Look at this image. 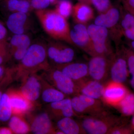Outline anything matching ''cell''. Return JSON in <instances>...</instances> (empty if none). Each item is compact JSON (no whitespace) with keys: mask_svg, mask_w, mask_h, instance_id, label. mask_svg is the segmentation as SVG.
Wrapping results in <instances>:
<instances>
[{"mask_svg":"<svg viewBox=\"0 0 134 134\" xmlns=\"http://www.w3.org/2000/svg\"><path fill=\"white\" fill-rule=\"evenodd\" d=\"M47 57V49L42 44L35 43L30 46L20 62L18 68V76L22 79L40 70L48 69L46 62Z\"/></svg>","mask_w":134,"mask_h":134,"instance_id":"obj_1","label":"cell"},{"mask_svg":"<svg viewBox=\"0 0 134 134\" xmlns=\"http://www.w3.org/2000/svg\"><path fill=\"white\" fill-rule=\"evenodd\" d=\"M79 118L86 134H108L113 128L120 125L119 118L108 112L98 115H82Z\"/></svg>","mask_w":134,"mask_h":134,"instance_id":"obj_2","label":"cell"},{"mask_svg":"<svg viewBox=\"0 0 134 134\" xmlns=\"http://www.w3.org/2000/svg\"><path fill=\"white\" fill-rule=\"evenodd\" d=\"M87 28L91 40L92 56L99 55L110 58L114 53L110 45L108 29L95 24L90 25Z\"/></svg>","mask_w":134,"mask_h":134,"instance_id":"obj_3","label":"cell"},{"mask_svg":"<svg viewBox=\"0 0 134 134\" xmlns=\"http://www.w3.org/2000/svg\"><path fill=\"white\" fill-rule=\"evenodd\" d=\"M121 7L113 5L106 12L99 14L94 20V24L108 29L116 45L120 44L122 36L120 25Z\"/></svg>","mask_w":134,"mask_h":134,"instance_id":"obj_4","label":"cell"},{"mask_svg":"<svg viewBox=\"0 0 134 134\" xmlns=\"http://www.w3.org/2000/svg\"><path fill=\"white\" fill-rule=\"evenodd\" d=\"M72 108L77 116L96 115L108 112L102 100L81 94L71 98Z\"/></svg>","mask_w":134,"mask_h":134,"instance_id":"obj_5","label":"cell"},{"mask_svg":"<svg viewBox=\"0 0 134 134\" xmlns=\"http://www.w3.org/2000/svg\"><path fill=\"white\" fill-rule=\"evenodd\" d=\"M42 77L66 96L77 94L76 84L66 75L56 68L46 70Z\"/></svg>","mask_w":134,"mask_h":134,"instance_id":"obj_6","label":"cell"},{"mask_svg":"<svg viewBox=\"0 0 134 134\" xmlns=\"http://www.w3.org/2000/svg\"><path fill=\"white\" fill-rule=\"evenodd\" d=\"M129 73L126 60L120 48L110 58L109 76L111 81L123 83L127 80Z\"/></svg>","mask_w":134,"mask_h":134,"instance_id":"obj_7","label":"cell"},{"mask_svg":"<svg viewBox=\"0 0 134 134\" xmlns=\"http://www.w3.org/2000/svg\"><path fill=\"white\" fill-rule=\"evenodd\" d=\"M88 65L89 76L91 79L103 83L109 76L110 58L96 55L92 56Z\"/></svg>","mask_w":134,"mask_h":134,"instance_id":"obj_8","label":"cell"},{"mask_svg":"<svg viewBox=\"0 0 134 134\" xmlns=\"http://www.w3.org/2000/svg\"><path fill=\"white\" fill-rule=\"evenodd\" d=\"M19 91L23 95L33 103L41 97L42 89V78L36 73L24 77Z\"/></svg>","mask_w":134,"mask_h":134,"instance_id":"obj_9","label":"cell"},{"mask_svg":"<svg viewBox=\"0 0 134 134\" xmlns=\"http://www.w3.org/2000/svg\"><path fill=\"white\" fill-rule=\"evenodd\" d=\"M129 92L123 83L111 81L105 85L102 100L105 104L116 107Z\"/></svg>","mask_w":134,"mask_h":134,"instance_id":"obj_10","label":"cell"},{"mask_svg":"<svg viewBox=\"0 0 134 134\" xmlns=\"http://www.w3.org/2000/svg\"><path fill=\"white\" fill-rule=\"evenodd\" d=\"M70 35L73 44L92 56L91 40L86 25L76 24L70 30Z\"/></svg>","mask_w":134,"mask_h":134,"instance_id":"obj_11","label":"cell"},{"mask_svg":"<svg viewBox=\"0 0 134 134\" xmlns=\"http://www.w3.org/2000/svg\"><path fill=\"white\" fill-rule=\"evenodd\" d=\"M47 54L48 58L56 65L72 62L75 56L74 49L59 44L50 46L47 49Z\"/></svg>","mask_w":134,"mask_h":134,"instance_id":"obj_12","label":"cell"},{"mask_svg":"<svg viewBox=\"0 0 134 134\" xmlns=\"http://www.w3.org/2000/svg\"><path fill=\"white\" fill-rule=\"evenodd\" d=\"M9 96L13 115H24L33 108L34 103L25 97L19 90H11L8 92Z\"/></svg>","mask_w":134,"mask_h":134,"instance_id":"obj_13","label":"cell"},{"mask_svg":"<svg viewBox=\"0 0 134 134\" xmlns=\"http://www.w3.org/2000/svg\"><path fill=\"white\" fill-rule=\"evenodd\" d=\"M76 84L77 94L102 100L105 89L102 83L87 78Z\"/></svg>","mask_w":134,"mask_h":134,"instance_id":"obj_14","label":"cell"},{"mask_svg":"<svg viewBox=\"0 0 134 134\" xmlns=\"http://www.w3.org/2000/svg\"><path fill=\"white\" fill-rule=\"evenodd\" d=\"M55 68L66 75L75 83L89 77L88 64L85 63L71 62L56 65Z\"/></svg>","mask_w":134,"mask_h":134,"instance_id":"obj_15","label":"cell"},{"mask_svg":"<svg viewBox=\"0 0 134 134\" xmlns=\"http://www.w3.org/2000/svg\"><path fill=\"white\" fill-rule=\"evenodd\" d=\"M30 131L34 134H55V130L47 113H40L31 120Z\"/></svg>","mask_w":134,"mask_h":134,"instance_id":"obj_16","label":"cell"},{"mask_svg":"<svg viewBox=\"0 0 134 134\" xmlns=\"http://www.w3.org/2000/svg\"><path fill=\"white\" fill-rule=\"evenodd\" d=\"M48 105L51 114L58 119L76 115L72 108L70 98H66L59 101L50 103Z\"/></svg>","mask_w":134,"mask_h":134,"instance_id":"obj_17","label":"cell"},{"mask_svg":"<svg viewBox=\"0 0 134 134\" xmlns=\"http://www.w3.org/2000/svg\"><path fill=\"white\" fill-rule=\"evenodd\" d=\"M72 14L76 24L85 25L94 18V11L90 5L81 2L73 6Z\"/></svg>","mask_w":134,"mask_h":134,"instance_id":"obj_18","label":"cell"},{"mask_svg":"<svg viewBox=\"0 0 134 134\" xmlns=\"http://www.w3.org/2000/svg\"><path fill=\"white\" fill-rule=\"evenodd\" d=\"M120 25L122 36L129 41L134 40V15L121 7Z\"/></svg>","mask_w":134,"mask_h":134,"instance_id":"obj_19","label":"cell"},{"mask_svg":"<svg viewBox=\"0 0 134 134\" xmlns=\"http://www.w3.org/2000/svg\"><path fill=\"white\" fill-rule=\"evenodd\" d=\"M56 127L64 134H86L79 121L72 117H66L58 119Z\"/></svg>","mask_w":134,"mask_h":134,"instance_id":"obj_20","label":"cell"},{"mask_svg":"<svg viewBox=\"0 0 134 134\" xmlns=\"http://www.w3.org/2000/svg\"><path fill=\"white\" fill-rule=\"evenodd\" d=\"M42 78V89L41 97L44 103L50 104L66 98V96Z\"/></svg>","mask_w":134,"mask_h":134,"instance_id":"obj_21","label":"cell"},{"mask_svg":"<svg viewBox=\"0 0 134 134\" xmlns=\"http://www.w3.org/2000/svg\"><path fill=\"white\" fill-rule=\"evenodd\" d=\"M27 19L26 13L15 12L9 17L7 21L8 29L15 34H23Z\"/></svg>","mask_w":134,"mask_h":134,"instance_id":"obj_22","label":"cell"},{"mask_svg":"<svg viewBox=\"0 0 134 134\" xmlns=\"http://www.w3.org/2000/svg\"><path fill=\"white\" fill-rule=\"evenodd\" d=\"M9 126L13 133L25 134L30 132V125L20 115H12L9 120Z\"/></svg>","mask_w":134,"mask_h":134,"instance_id":"obj_23","label":"cell"},{"mask_svg":"<svg viewBox=\"0 0 134 134\" xmlns=\"http://www.w3.org/2000/svg\"><path fill=\"white\" fill-rule=\"evenodd\" d=\"M123 115L126 116L134 114V94L129 92L116 107Z\"/></svg>","mask_w":134,"mask_h":134,"instance_id":"obj_24","label":"cell"},{"mask_svg":"<svg viewBox=\"0 0 134 134\" xmlns=\"http://www.w3.org/2000/svg\"><path fill=\"white\" fill-rule=\"evenodd\" d=\"M13 115L9 96L8 93H3L0 101V121H9Z\"/></svg>","mask_w":134,"mask_h":134,"instance_id":"obj_25","label":"cell"},{"mask_svg":"<svg viewBox=\"0 0 134 134\" xmlns=\"http://www.w3.org/2000/svg\"><path fill=\"white\" fill-rule=\"evenodd\" d=\"M8 9L13 12L26 13L31 8L29 0H6Z\"/></svg>","mask_w":134,"mask_h":134,"instance_id":"obj_26","label":"cell"},{"mask_svg":"<svg viewBox=\"0 0 134 134\" xmlns=\"http://www.w3.org/2000/svg\"><path fill=\"white\" fill-rule=\"evenodd\" d=\"M10 43L14 49L22 47L29 48L31 45V40L29 36L23 34H15L10 40Z\"/></svg>","mask_w":134,"mask_h":134,"instance_id":"obj_27","label":"cell"},{"mask_svg":"<svg viewBox=\"0 0 134 134\" xmlns=\"http://www.w3.org/2000/svg\"><path fill=\"white\" fill-rule=\"evenodd\" d=\"M73 6L68 0H60L56 3V12L67 19L72 14Z\"/></svg>","mask_w":134,"mask_h":134,"instance_id":"obj_28","label":"cell"},{"mask_svg":"<svg viewBox=\"0 0 134 134\" xmlns=\"http://www.w3.org/2000/svg\"><path fill=\"white\" fill-rule=\"evenodd\" d=\"M91 2L99 14L106 12L113 6L110 0H91Z\"/></svg>","mask_w":134,"mask_h":134,"instance_id":"obj_29","label":"cell"},{"mask_svg":"<svg viewBox=\"0 0 134 134\" xmlns=\"http://www.w3.org/2000/svg\"><path fill=\"white\" fill-rule=\"evenodd\" d=\"M31 8L34 9H45L51 4L50 0H30Z\"/></svg>","mask_w":134,"mask_h":134,"instance_id":"obj_30","label":"cell"},{"mask_svg":"<svg viewBox=\"0 0 134 134\" xmlns=\"http://www.w3.org/2000/svg\"><path fill=\"white\" fill-rule=\"evenodd\" d=\"M29 48L22 47L15 48L13 50V56L15 59L21 61L26 54Z\"/></svg>","mask_w":134,"mask_h":134,"instance_id":"obj_31","label":"cell"},{"mask_svg":"<svg viewBox=\"0 0 134 134\" xmlns=\"http://www.w3.org/2000/svg\"><path fill=\"white\" fill-rule=\"evenodd\" d=\"M132 130L127 128L122 127L120 125H118L117 126L113 128L109 132V133L111 134H131L132 133Z\"/></svg>","mask_w":134,"mask_h":134,"instance_id":"obj_32","label":"cell"},{"mask_svg":"<svg viewBox=\"0 0 134 134\" xmlns=\"http://www.w3.org/2000/svg\"><path fill=\"white\" fill-rule=\"evenodd\" d=\"M122 7L129 12L134 14V0H120Z\"/></svg>","mask_w":134,"mask_h":134,"instance_id":"obj_33","label":"cell"},{"mask_svg":"<svg viewBox=\"0 0 134 134\" xmlns=\"http://www.w3.org/2000/svg\"><path fill=\"white\" fill-rule=\"evenodd\" d=\"M7 34V29L3 25L0 23V40L5 37Z\"/></svg>","mask_w":134,"mask_h":134,"instance_id":"obj_34","label":"cell"},{"mask_svg":"<svg viewBox=\"0 0 134 134\" xmlns=\"http://www.w3.org/2000/svg\"><path fill=\"white\" fill-rule=\"evenodd\" d=\"M13 132L9 127H0V134H11Z\"/></svg>","mask_w":134,"mask_h":134,"instance_id":"obj_35","label":"cell"},{"mask_svg":"<svg viewBox=\"0 0 134 134\" xmlns=\"http://www.w3.org/2000/svg\"><path fill=\"white\" fill-rule=\"evenodd\" d=\"M4 53L0 50V65H1L4 61Z\"/></svg>","mask_w":134,"mask_h":134,"instance_id":"obj_36","label":"cell"},{"mask_svg":"<svg viewBox=\"0 0 134 134\" xmlns=\"http://www.w3.org/2000/svg\"><path fill=\"white\" fill-rule=\"evenodd\" d=\"M79 2L91 5L92 4L91 0H78Z\"/></svg>","mask_w":134,"mask_h":134,"instance_id":"obj_37","label":"cell"},{"mask_svg":"<svg viewBox=\"0 0 134 134\" xmlns=\"http://www.w3.org/2000/svg\"><path fill=\"white\" fill-rule=\"evenodd\" d=\"M130 48H131L134 52V41H129Z\"/></svg>","mask_w":134,"mask_h":134,"instance_id":"obj_38","label":"cell"},{"mask_svg":"<svg viewBox=\"0 0 134 134\" xmlns=\"http://www.w3.org/2000/svg\"><path fill=\"white\" fill-rule=\"evenodd\" d=\"M130 83L132 88L134 90V75H132L131 79H130Z\"/></svg>","mask_w":134,"mask_h":134,"instance_id":"obj_39","label":"cell"},{"mask_svg":"<svg viewBox=\"0 0 134 134\" xmlns=\"http://www.w3.org/2000/svg\"><path fill=\"white\" fill-rule=\"evenodd\" d=\"M4 74V70L3 68L0 66V79H1Z\"/></svg>","mask_w":134,"mask_h":134,"instance_id":"obj_40","label":"cell"},{"mask_svg":"<svg viewBox=\"0 0 134 134\" xmlns=\"http://www.w3.org/2000/svg\"><path fill=\"white\" fill-rule=\"evenodd\" d=\"M131 124H132V129L134 130V114L133 118H132V122H131Z\"/></svg>","mask_w":134,"mask_h":134,"instance_id":"obj_41","label":"cell"},{"mask_svg":"<svg viewBox=\"0 0 134 134\" xmlns=\"http://www.w3.org/2000/svg\"><path fill=\"white\" fill-rule=\"evenodd\" d=\"M51 4H56L57 2H58V0H50Z\"/></svg>","mask_w":134,"mask_h":134,"instance_id":"obj_42","label":"cell"},{"mask_svg":"<svg viewBox=\"0 0 134 134\" xmlns=\"http://www.w3.org/2000/svg\"><path fill=\"white\" fill-rule=\"evenodd\" d=\"M3 93H2V92L0 91V101H1V99L2 97Z\"/></svg>","mask_w":134,"mask_h":134,"instance_id":"obj_43","label":"cell"},{"mask_svg":"<svg viewBox=\"0 0 134 134\" xmlns=\"http://www.w3.org/2000/svg\"><path fill=\"white\" fill-rule=\"evenodd\" d=\"M29 1H30V0H29Z\"/></svg>","mask_w":134,"mask_h":134,"instance_id":"obj_44","label":"cell"},{"mask_svg":"<svg viewBox=\"0 0 134 134\" xmlns=\"http://www.w3.org/2000/svg\"><path fill=\"white\" fill-rule=\"evenodd\" d=\"M133 14L134 15V14Z\"/></svg>","mask_w":134,"mask_h":134,"instance_id":"obj_45","label":"cell"}]
</instances>
